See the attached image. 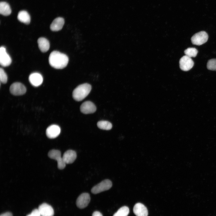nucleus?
<instances>
[{"mask_svg": "<svg viewBox=\"0 0 216 216\" xmlns=\"http://www.w3.org/2000/svg\"><path fill=\"white\" fill-rule=\"evenodd\" d=\"M68 61V57L66 55L57 51L52 52L49 58L50 65L57 69H62L65 68Z\"/></svg>", "mask_w": 216, "mask_h": 216, "instance_id": "f257e3e1", "label": "nucleus"}, {"mask_svg": "<svg viewBox=\"0 0 216 216\" xmlns=\"http://www.w3.org/2000/svg\"><path fill=\"white\" fill-rule=\"evenodd\" d=\"M91 88V85L88 83L81 84L75 88L73 91V97L77 101H81L88 94Z\"/></svg>", "mask_w": 216, "mask_h": 216, "instance_id": "f03ea898", "label": "nucleus"}, {"mask_svg": "<svg viewBox=\"0 0 216 216\" xmlns=\"http://www.w3.org/2000/svg\"><path fill=\"white\" fill-rule=\"evenodd\" d=\"M112 186V183L111 181L105 179L93 187L91 191L93 194H98L109 190Z\"/></svg>", "mask_w": 216, "mask_h": 216, "instance_id": "7ed1b4c3", "label": "nucleus"}, {"mask_svg": "<svg viewBox=\"0 0 216 216\" xmlns=\"http://www.w3.org/2000/svg\"><path fill=\"white\" fill-rule=\"evenodd\" d=\"M48 156L50 158L57 161V166L59 169L62 170L65 167L66 164L64 162L62 157H61V152L60 151L51 150L49 152Z\"/></svg>", "mask_w": 216, "mask_h": 216, "instance_id": "20e7f679", "label": "nucleus"}, {"mask_svg": "<svg viewBox=\"0 0 216 216\" xmlns=\"http://www.w3.org/2000/svg\"><path fill=\"white\" fill-rule=\"evenodd\" d=\"M208 38V35L205 31H202L194 35L191 38L193 44L200 45L206 42Z\"/></svg>", "mask_w": 216, "mask_h": 216, "instance_id": "39448f33", "label": "nucleus"}, {"mask_svg": "<svg viewBox=\"0 0 216 216\" xmlns=\"http://www.w3.org/2000/svg\"><path fill=\"white\" fill-rule=\"evenodd\" d=\"M180 69L184 71H188L191 69L194 66V63L191 58L186 55L183 56L179 60Z\"/></svg>", "mask_w": 216, "mask_h": 216, "instance_id": "423d86ee", "label": "nucleus"}, {"mask_svg": "<svg viewBox=\"0 0 216 216\" xmlns=\"http://www.w3.org/2000/svg\"><path fill=\"white\" fill-rule=\"evenodd\" d=\"M10 92L14 95H20L24 94L26 92V88L22 83L19 82H14L11 84L10 88Z\"/></svg>", "mask_w": 216, "mask_h": 216, "instance_id": "0eeeda50", "label": "nucleus"}, {"mask_svg": "<svg viewBox=\"0 0 216 216\" xmlns=\"http://www.w3.org/2000/svg\"><path fill=\"white\" fill-rule=\"evenodd\" d=\"M11 59L6 51L5 47L2 46L0 48V63L3 67L8 66L11 63Z\"/></svg>", "mask_w": 216, "mask_h": 216, "instance_id": "6e6552de", "label": "nucleus"}, {"mask_svg": "<svg viewBox=\"0 0 216 216\" xmlns=\"http://www.w3.org/2000/svg\"><path fill=\"white\" fill-rule=\"evenodd\" d=\"M90 200L89 194L88 193H83L81 194L77 198L76 204L78 207L83 208L88 205Z\"/></svg>", "mask_w": 216, "mask_h": 216, "instance_id": "1a4fd4ad", "label": "nucleus"}, {"mask_svg": "<svg viewBox=\"0 0 216 216\" xmlns=\"http://www.w3.org/2000/svg\"><path fill=\"white\" fill-rule=\"evenodd\" d=\"M96 110L95 105L90 101H86L83 102L80 107L81 112L85 114L94 113Z\"/></svg>", "mask_w": 216, "mask_h": 216, "instance_id": "9d476101", "label": "nucleus"}, {"mask_svg": "<svg viewBox=\"0 0 216 216\" xmlns=\"http://www.w3.org/2000/svg\"><path fill=\"white\" fill-rule=\"evenodd\" d=\"M38 209L41 216H53L54 215L53 208L46 203H43L40 205Z\"/></svg>", "mask_w": 216, "mask_h": 216, "instance_id": "9b49d317", "label": "nucleus"}, {"mask_svg": "<svg viewBox=\"0 0 216 216\" xmlns=\"http://www.w3.org/2000/svg\"><path fill=\"white\" fill-rule=\"evenodd\" d=\"M61 129L60 127L56 125H50L47 128L46 134L47 137L50 139L55 138L60 134Z\"/></svg>", "mask_w": 216, "mask_h": 216, "instance_id": "f8f14e48", "label": "nucleus"}, {"mask_svg": "<svg viewBox=\"0 0 216 216\" xmlns=\"http://www.w3.org/2000/svg\"><path fill=\"white\" fill-rule=\"evenodd\" d=\"M29 80L33 86L37 87L40 85L43 82L41 75L38 73H33L29 75Z\"/></svg>", "mask_w": 216, "mask_h": 216, "instance_id": "ddd939ff", "label": "nucleus"}, {"mask_svg": "<svg viewBox=\"0 0 216 216\" xmlns=\"http://www.w3.org/2000/svg\"><path fill=\"white\" fill-rule=\"evenodd\" d=\"M133 212L136 216H147L148 215L147 208L140 203H137L134 205Z\"/></svg>", "mask_w": 216, "mask_h": 216, "instance_id": "4468645a", "label": "nucleus"}, {"mask_svg": "<svg viewBox=\"0 0 216 216\" xmlns=\"http://www.w3.org/2000/svg\"><path fill=\"white\" fill-rule=\"evenodd\" d=\"M76 152L73 150H69L65 152L62 156V158L66 164L72 163L76 159Z\"/></svg>", "mask_w": 216, "mask_h": 216, "instance_id": "2eb2a0df", "label": "nucleus"}, {"mask_svg": "<svg viewBox=\"0 0 216 216\" xmlns=\"http://www.w3.org/2000/svg\"><path fill=\"white\" fill-rule=\"evenodd\" d=\"M64 20L61 17L55 19L50 25V29L53 31H58L61 30L64 25Z\"/></svg>", "mask_w": 216, "mask_h": 216, "instance_id": "dca6fc26", "label": "nucleus"}, {"mask_svg": "<svg viewBox=\"0 0 216 216\" xmlns=\"http://www.w3.org/2000/svg\"><path fill=\"white\" fill-rule=\"evenodd\" d=\"M38 46L40 50L42 52H47L50 48V43L49 41L46 38L41 37L38 40Z\"/></svg>", "mask_w": 216, "mask_h": 216, "instance_id": "f3484780", "label": "nucleus"}, {"mask_svg": "<svg viewBox=\"0 0 216 216\" xmlns=\"http://www.w3.org/2000/svg\"><path fill=\"white\" fill-rule=\"evenodd\" d=\"M17 19L20 22L26 24H29L31 20L30 16L28 12L25 10H21L18 14Z\"/></svg>", "mask_w": 216, "mask_h": 216, "instance_id": "a211bd4d", "label": "nucleus"}, {"mask_svg": "<svg viewBox=\"0 0 216 216\" xmlns=\"http://www.w3.org/2000/svg\"><path fill=\"white\" fill-rule=\"evenodd\" d=\"M11 10L9 4L5 2H0V14L4 16L9 15L11 13Z\"/></svg>", "mask_w": 216, "mask_h": 216, "instance_id": "6ab92c4d", "label": "nucleus"}, {"mask_svg": "<svg viewBox=\"0 0 216 216\" xmlns=\"http://www.w3.org/2000/svg\"><path fill=\"white\" fill-rule=\"evenodd\" d=\"M98 127L101 129L108 130H110L112 127V124L106 121H100L97 124Z\"/></svg>", "mask_w": 216, "mask_h": 216, "instance_id": "aec40b11", "label": "nucleus"}, {"mask_svg": "<svg viewBox=\"0 0 216 216\" xmlns=\"http://www.w3.org/2000/svg\"><path fill=\"white\" fill-rule=\"evenodd\" d=\"M129 212V208L124 206L120 208L113 216H127Z\"/></svg>", "mask_w": 216, "mask_h": 216, "instance_id": "412c9836", "label": "nucleus"}, {"mask_svg": "<svg viewBox=\"0 0 216 216\" xmlns=\"http://www.w3.org/2000/svg\"><path fill=\"white\" fill-rule=\"evenodd\" d=\"M197 50L195 48L189 47L185 50L184 53L185 55L190 57H195L198 53Z\"/></svg>", "mask_w": 216, "mask_h": 216, "instance_id": "4be33fe9", "label": "nucleus"}, {"mask_svg": "<svg viewBox=\"0 0 216 216\" xmlns=\"http://www.w3.org/2000/svg\"><path fill=\"white\" fill-rule=\"evenodd\" d=\"M207 67L208 70H216V59H212L209 60L207 63Z\"/></svg>", "mask_w": 216, "mask_h": 216, "instance_id": "5701e85b", "label": "nucleus"}, {"mask_svg": "<svg viewBox=\"0 0 216 216\" xmlns=\"http://www.w3.org/2000/svg\"><path fill=\"white\" fill-rule=\"evenodd\" d=\"M0 80L1 82L3 83H6L8 80L7 76L4 70L2 68L0 69Z\"/></svg>", "mask_w": 216, "mask_h": 216, "instance_id": "b1692460", "label": "nucleus"}, {"mask_svg": "<svg viewBox=\"0 0 216 216\" xmlns=\"http://www.w3.org/2000/svg\"><path fill=\"white\" fill-rule=\"evenodd\" d=\"M26 216H41L38 209L33 210L32 212Z\"/></svg>", "mask_w": 216, "mask_h": 216, "instance_id": "393cba45", "label": "nucleus"}, {"mask_svg": "<svg viewBox=\"0 0 216 216\" xmlns=\"http://www.w3.org/2000/svg\"><path fill=\"white\" fill-rule=\"evenodd\" d=\"M92 216H103V215L99 212L96 211L93 213Z\"/></svg>", "mask_w": 216, "mask_h": 216, "instance_id": "a878e982", "label": "nucleus"}, {"mask_svg": "<svg viewBox=\"0 0 216 216\" xmlns=\"http://www.w3.org/2000/svg\"><path fill=\"white\" fill-rule=\"evenodd\" d=\"M0 216H12V214L10 212H7L1 214Z\"/></svg>", "mask_w": 216, "mask_h": 216, "instance_id": "bb28decb", "label": "nucleus"}]
</instances>
